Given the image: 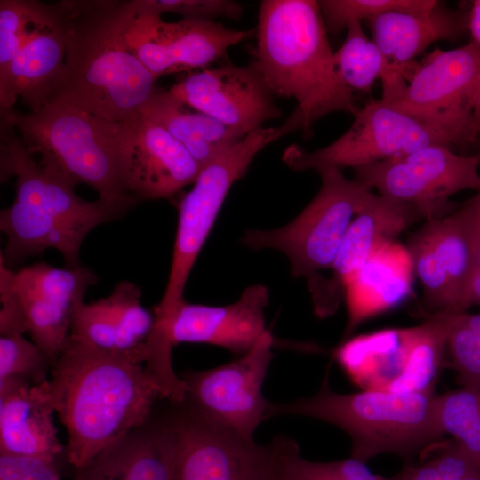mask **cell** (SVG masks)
Here are the masks:
<instances>
[{
	"mask_svg": "<svg viewBox=\"0 0 480 480\" xmlns=\"http://www.w3.org/2000/svg\"><path fill=\"white\" fill-rule=\"evenodd\" d=\"M49 383L68 434L67 459L76 469L147 424L164 399L143 364L69 338Z\"/></svg>",
	"mask_w": 480,
	"mask_h": 480,
	"instance_id": "1",
	"label": "cell"
},
{
	"mask_svg": "<svg viewBox=\"0 0 480 480\" xmlns=\"http://www.w3.org/2000/svg\"><path fill=\"white\" fill-rule=\"evenodd\" d=\"M58 6L66 52L47 102L71 105L108 122L140 113L158 88L125 40L128 2L66 0Z\"/></svg>",
	"mask_w": 480,
	"mask_h": 480,
	"instance_id": "2",
	"label": "cell"
},
{
	"mask_svg": "<svg viewBox=\"0 0 480 480\" xmlns=\"http://www.w3.org/2000/svg\"><path fill=\"white\" fill-rule=\"evenodd\" d=\"M14 132L1 120V182L15 178V198L0 212V229L7 238L0 258L12 268L52 248L68 268L82 266L80 248L89 232L124 217L135 204L81 198L34 159Z\"/></svg>",
	"mask_w": 480,
	"mask_h": 480,
	"instance_id": "3",
	"label": "cell"
},
{
	"mask_svg": "<svg viewBox=\"0 0 480 480\" xmlns=\"http://www.w3.org/2000/svg\"><path fill=\"white\" fill-rule=\"evenodd\" d=\"M333 52L317 1H261L252 62L274 96L297 101L289 117L308 137L323 116H355L360 109L337 74Z\"/></svg>",
	"mask_w": 480,
	"mask_h": 480,
	"instance_id": "4",
	"label": "cell"
},
{
	"mask_svg": "<svg viewBox=\"0 0 480 480\" xmlns=\"http://www.w3.org/2000/svg\"><path fill=\"white\" fill-rule=\"evenodd\" d=\"M327 376L313 396L271 403L270 418L303 416L336 426L351 440L350 457L365 463L380 454L409 460L444 435L436 420L433 391L340 394L332 390Z\"/></svg>",
	"mask_w": 480,
	"mask_h": 480,
	"instance_id": "5",
	"label": "cell"
},
{
	"mask_svg": "<svg viewBox=\"0 0 480 480\" xmlns=\"http://www.w3.org/2000/svg\"><path fill=\"white\" fill-rule=\"evenodd\" d=\"M0 114L19 132L28 152L40 156L38 163L71 188L86 184L103 200L138 204L121 178L114 122L57 102H46L36 112L12 108Z\"/></svg>",
	"mask_w": 480,
	"mask_h": 480,
	"instance_id": "6",
	"label": "cell"
},
{
	"mask_svg": "<svg viewBox=\"0 0 480 480\" xmlns=\"http://www.w3.org/2000/svg\"><path fill=\"white\" fill-rule=\"evenodd\" d=\"M318 173L320 189L295 219L275 229H249L241 238L252 250L282 252L292 276L306 277L308 283L331 268L354 218L375 196L366 185L347 179L341 170Z\"/></svg>",
	"mask_w": 480,
	"mask_h": 480,
	"instance_id": "7",
	"label": "cell"
},
{
	"mask_svg": "<svg viewBox=\"0 0 480 480\" xmlns=\"http://www.w3.org/2000/svg\"><path fill=\"white\" fill-rule=\"evenodd\" d=\"M286 135L282 126L261 127L201 168L179 203L171 270L164 296L154 308L157 323L167 324L185 300L186 283L232 185L245 175L264 148Z\"/></svg>",
	"mask_w": 480,
	"mask_h": 480,
	"instance_id": "8",
	"label": "cell"
},
{
	"mask_svg": "<svg viewBox=\"0 0 480 480\" xmlns=\"http://www.w3.org/2000/svg\"><path fill=\"white\" fill-rule=\"evenodd\" d=\"M479 72V44L436 48L417 63L404 91L384 102L464 148L476 142L470 101Z\"/></svg>",
	"mask_w": 480,
	"mask_h": 480,
	"instance_id": "9",
	"label": "cell"
},
{
	"mask_svg": "<svg viewBox=\"0 0 480 480\" xmlns=\"http://www.w3.org/2000/svg\"><path fill=\"white\" fill-rule=\"evenodd\" d=\"M480 153L457 155L452 148L432 145L353 169L357 181L381 196L411 204L426 220L456 210L450 197L466 189L480 192Z\"/></svg>",
	"mask_w": 480,
	"mask_h": 480,
	"instance_id": "10",
	"label": "cell"
},
{
	"mask_svg": "<svg viewBox=\"0 0 480 480\" xmlns=\"http://www.w3.org/2000/svg\"><path fill=\"white\" fill-rule=\"evenodd\" d=\"M349 129L331 144L308 152L289 146L282 159L292 170L357 168L432 145L452 148L440 133L387 103L372 100L359 109Z\"/></svg>",
	"mask_w": 480,
	"mask_h": 480,
	"instance_id": "11",
	"label": "cell"
},
{
	"mask_svg": "<svg viewBox=\"0 0 480 480\" xmlns=\"http://www.w3.org/2000/svg\"><path fill=\"white\" fill-rule=\"evenodd\" d=\"M164 418L173 452V480H263L270 466L261 445L202 413L186 402Z\"/></svg>",
	"mask_w": 480,
	"mask_h": 480,
	"instance_id": "12",
	"label": "cell"
},
{
	"mask_svg": "<svg viewBox=\"0 0 480 480\" xmlns=\"http://www.w3.org/2000/svg\"><path fill=\"white\" fill-rule=\"evenodd\" d=\"M275 339L267 330L245 353L207 370H187L185 402L241 436L254 440L258 427L270 418L271 402L262 388L274 357Z\"/></svg>",
	"mask_w": 480,
	"mask_h": 480,
	"instance_id": "13",
	"label": "cell"
},
{
	"mask_svg": "<svg viewBox=\"0 0 480 480\" xmlns=\"http://www.w3.org/2000/svg\"><path fill=\"white\" fill-rule=\"evenodd\" d=\"M128 2V1H127ZM131 10L124 36L129 49L157 80L164 75L203 70L226 56L252 31L231 29L213 20L162 16Z\"/></svg>",
	"mask_w": 480,
	"mask_h": 480,
	"instance_id": "14",
	"label": "cell"
},
{
	"mask_svg": "<svg viewBox=\"0 0 480 480\" xmlns=\"http://www.w3.org/2000/svg\"><path fill=\"white\" fill-rule=\"evenodd\" d=\"M124 187L137 202L173 196L196 180L201 167L164 128L138 113L114 122Z\"/></svg>",
	"mask_w": 480,
	"mask_h": 480,
	"instance_id": "15",
	"label": "cell"
},
{
	"mask_svg": "<svg viewBox=\"0 0 480 480\" xmlns=\"http://www.w3.org/2000/svg\"><path fill=\"white\" fill-rule=\"evenodd\" d=\"M406 248L423 288L428 316L442 311L466 312L475 252L460 209L426 220L410 237Z\"/></svg>",
	"mask_w": 480,
	"mask_h": 480,
	"instance_id": "16",
	"label": "cell"
},
{
	"mask_svg": "<svg viewBox=\"0 0 480 480\" xmlns=\"http://www.w3.org/2000/svg\"><path fill=\"white\" fill-rule=\"evenodd\" d=\"M169 91L188 107L245 134L283 115L252 61L189 72Z\"/></svg>",
	"mask_w": 480,
	"mask_h": 480,
	"instance_id": "17",
	"label": "cell"
},
{
	"mask_svg": "<svg viewBox=\"0 0 480 480\" xmlns=\"http://www.w3.org/2000/svg\"><path fill=\"white\" fill-rule=\"evenodd\" d=\"M426 220L411 204L374 196L351 222L329 276H319L308 283L314 312L319 318L333 315L344 298V284L372 252L419 220Z\"/></svg>",
	"mask_w": 480,
	"mask_h": 480,
	"instance_id": "18",
	"label": "cell"
},
{
	"mask_svg": "<svg viewBox=\"0 0 480 480\" xmlns=\"http://www.w3.org/2000/svg\"><path fill=\"white\" fill-rule=\"evenodd\" d=\"M268 298V288L254 284L229 305L208 306L184 300L169 322L168 340L172 347L184 342L206 343L238 356L268 330L264 311Z\"/></svg>",
	"mask_w": 480,
	"mask_h": 480,
	"instance_id": "19",
	"label": "cell"
},
{
	"mask_svg": "<svg viewBox=\"0 0 480 480\" xmlns=\"http://www.w3.org/2000/svg\"><path fill=\"white\" fill-rule=\"evenodd\" d=\"M140 287L130 281L116 284L111 293L73 313L68 338L93 348L145 363V344L155 315L143 308Z\"/></svg>",
	"mask_w": 480,
	"mask_h": 480,
	"instance_id": "20",
	"label": "cell"
},
{
	"mask_svg": "<svg viewBox=\"0 0 480 480\" xmlns=\"http://www.w3.org/2000/svg\"><path fill=\"white\" fill-rule=\"evenodd\" d=\"M54 412L49 380L42 384L18 377L0 380V454L55 461L63 447Z\"/></svg>",
	"mask_w": 480,
	"mask_h": 480,
	"instance_id": "21",
	"label": "cell"
},
{
	"mask_svg": "<svg viewBox=\"0 0 480 480\" xmlns=\"http://www.w3.org/2000/svg\"><path fill=\"white\" fill-rule=\"evenodd\" d=\"M65 52V32L56 4L54 17L21 44L0 75V113L12 109L18 99L29 112L40 109L60 76Z\"/></svg>",
	"mask_w": 480,
	"mask_h": 480,
	"instance_id": "22",
	"label": "cell"
},
{
	"mask_svg": "<svg viewBox=\"0 0 480 480\" xmlns=\"http://www.w3.org/2000/svg\"><path fill=\"white\" fill-rule=\"evenodd\" d=\"M413 275L406 246L393 239L377 247L344 284L345 336L369 318L403 303L412 293Z\"/></svg>",
	"mask_w": 480,
	"mask_h": 480,
	"instance_id": "23",
	"label": "cell"
},
{
	"mask_svg": "<svg viewBox=\"0 0 480 480\" xmlns=\"http://www.w3.org/2000/svg\"><path fill=\"white\" fill-rule=\"evenodd\" d=\"M468 17L439 1L425 12L394 11L365 20L372 39L388 60L408 76L414 58L436 41H455L467 31Z\"/></svg>",
	"mask_w": 480,
	"mask_h": 480,
	"instance_id": "24",
	"label": "cell"
},
{
	"mask_svg": "<svg viewBox=\"0 0 480 480\" xmlns=\"http://www.w3.org/2000/svg\"><path fill=\"white\" fill-rule=\"evenodd\" d=\"M334 358L363 390L407 393L412 364V330L385 329L346 340Z\"/></svg>",
	"mask_w": 480,
	"mask_h": 480,
	"instance_id": "25",
	"label": "cell"
},
{
	"mask_svg": "<svg viewBox=\"0 0 480 480\" xmlns=\"http://www.w3.org/2000/svg\"><path fill=\"white\" fill-rule=\"evenodd\" d=\"M75 480H173V452L164 418L145 424L77 469Z\"/></svg>",
	"mask_w": 480,
	"mask_h": 480,
	"instance_id": "26",
	"label": "cell"
},
{
	"mask_svg": "<svg viewBox=\"0 0 480 480\" xmlns=\"http://www.w3.org/2000/svg\"><path fill=\"white\" fill-rule=\"evenodd\" d=\"M140 113L164 128L201 168L247 135L188 107L169 90L157 89Z\"/></svg>",
	"mask_w": 480,
	"mask_h": 480,
	"instance_id": "27",
	"label": "cell"
},
{
	"mask_svg": "<svg viewBox=\"0 0 480 480\" xmlns=\"http://www.w3.org/2000/svg\"><path fill=\"white\" fill-rule=\"evenodd\" d=\"M346 37L333 52V62L341 82L352 92H368L376 80L382 83L383 101L397 97L405 88L407 75L393 66L365 34L361 21L347 28Z\"/></svg>",
	"mask_w": 480,
	"mask_h": 480,
	"instance_id": "28",
	"label": "cell"
},
{
	"mask_svg": "<svg viewBox=\"0 0 480 480\" xmlns=\"http://www.w3.org/2000/svg\"><path fill=\"white\" fill-rule=\"evenodd\" d=\"M275 469L280 480H381L365 462L352 457L334 461L304 458L296 440L277 435L268 443Z\"/></svg>",
	"mask_w": 480,
	"mask_h": 480,
	"instance_id": "29",
	"label": "cell"
},
{
	"mask_svg": "<svg viewBox=\"0 0 480 480\" xmlns=\"http://www.w3.org/2000/svg\"><path fill=\"white\" fill-rule=\"evenodd\" d=\"M97 281V275L86 267L61 268L45 262L23 267L13 275L19 294L46 297L73 308L84 302V293Z\"/></svg>",
	"mask_w": 480,
	"mask_h": 480,
	"instance_id": "30",
	"label": "cell"
},
{
	"mask_svg": "<svg viewBox=\"0 0 480 480\" xmlns=\"http://www.w3.org/2000/svg\"><path fill=\"white\" fill-rule=\"evenodd\" d=\"M435 415L441 432L480 467V390L462 387L436 396Z\"/></svg>",
	"mask_w": 480,
	"mask_h": 480,
	"instance_id": "31",
	"label": "cell"
},
{
	"mask_svg": "<svg viewBox=\"0 0 480 480\" xmlns=\"http://www.w3.org/2000/svg\"><path fill=\"white\" fill-rule=\"evenodd\" d=\"M56 13V4L35 0L0 1V75L21 44Z\"/></svg>",
	"mask_w": 480,
	"mask_h": 480,
	"instance_id": "32",
	"label": "cell"
},
{
	"mask_svg": "<svg viewBox=\"0 0 480 480\" xmlns=\"http://www.w3.org/2000/svg\"><path fill=\"white\" fill-rule=\"evenodd\" d=\"M436 0H320L317 1L328 33L337 35L355 21L394 11L425 12Z\"/></svg>",
	"mask_w": 480,
	"mask_h": 480,
	"instance_id": "33",
	"label": "cell"
},
{
	"mask_svg": "<svg viewBox=\"0 0 480 480\" xmlns=\"http://www.w3.org/2000/svg\"><path fill=\"white\" fill-rule=\"evenodd\" d=\"M446 350L462 387L480 390V313L457 316Z\"/></svg>",
	"mask_w": 480,
	"mask_h": 480,
	"instance_id": "34",
	"label": "cell"
},
{
	"mask_svg": "<svg viewBox=\"0 0 480 480\" xmlns=\"http://www.w3.org/2000/svg\"><path fill=\"white\" fill-rule=\"evenodd\" d=\"M54 362L35 342L22 335L0 338V380L18 377L32 384L48 381Z\"/></svg>",
	"mask_w": 480,
	"mask_h": 480,
	"instance_id": "35",
	"label": "cell"
},
{
	"mask_svg": "<svg viewBox=\"0 0 480 480\" xmlns=\"http://www.w3.org/2000/svg\"><path fill=\"white\" fill-rule=\"evenodd\" d=\"M134 12L162 16L177 13L182 18L238 20L243 14L241 4L232 0H129Z\"/></svg>",
	"mask_w": 480,
	"mask_h": 480,
	"instance_id": "36",
	"label": "cell"
},
{
	"mask_svg": "<svg viewBox=\"0 0 480 480\" xmlns=\"http://www.w3.org/2000/svg\"><path fill=\"white\" fill-rule=\"evenodd\" d=\"M14 271L0 258V334L23 335L28 332V321L22 302L13 287Z\"/></svg>",
	"mask_w": 480,
	"mask_h": 480,
	"instance_id": "37",
	"label": "cell"
},
{
	"mask_svg": "<svg viewBox=\"0 0 480 480\" xmlns=\"http://www.w3.org/2000/svg\"><path fill=\"white\" fill-rule=\"evenodd\" d=\"M0 480H60L55 461L0 454Z\"/></svg>",
	"mask_w": 480,
	"mask_h": 480,
	"instance_id": "38",
	"label": "cell"
},
{
	"mask_svg": "<svg viewBox=\"0 0 480 480\" xmlns=\"http://www.w3.org/2000/svg\"><path fill=\"white\" fill-rule=\"evenodd\" d=\"M381 480H442L432 460L420 465L407 462L396 475Z\"/></svg>",
	"mask_w": 480,
	"mask_h": 480,
	"instance_id": "39",
	"label": "cell"
},
{
	"mask_svg": "<svg viewBox=\"0 0 480 480\" xmlns=\"http://www.w3.org/2000/svg\"><path fill=\"white\" fill-rule=\"evenodd\" d=\"M466 302L468 308L472 305H480V258H475Z\"/></svg>",
	"mask_w": 480,
	"mask_h": 480,
	"instance_id": "40",
	"label": "cell"
},
{
	"mask_svg": "<svg viewBox=\"0 0 480 480\" xmlns=\"http://www.w3.org/2000/svg\"><path fill=\"white\" fill-rule=\"evenodd\" d=\"M470 106L472 110L473 132L477 141L480 136V72L475 84Z\"/></svg>",
	"mask_w": 480,
	"mask_h": 480,
	"instance_id": "41",
	"label": "cell"
},
{
	"mask_svg": "<svg viewBox=\"0 0 480 480\" xmlns=\"http://www.w3.org/2000/svg\"><path fill=\"white\" fill-rule=\"evenodd\" d=\"M468 28L472 37V42L480 45V0L472 2L468 14Z\"/></svg>",
	"mask_w": 480,
	"mask_h": 480,
	"instance_id": "42",
	"label": "cell"
},
{
	"mask_svg": "<svg viewBox=\"0 0 480 480\" xmlns=\"http://www.w3.org/2000/svg\"><path fill=\"white\" fill-rule=\"evenodd\" d=\"M469 221L480 228V192L460 207Z\"/></svg>",
	"mask_w": 480,
	"mask_h": 480,
	"instance_id": "43",
	"label": "cell"
},
{
	"mask_svg": "<svg viewBox=\"0 0 480 480\" xmlns=\"http://www.w3.org/2000/svg\"><path fill=\"white\" fill-rule=\"evenodd\" d=\"M263 480H280L276 469H275V467L273 465V461H272V457H271V462H270V466L265 475V477Z\"/></svg>",
	"mask_w": 480,
	"mask_h": 480,
	"instance_id": "44",
	"label": "cell"
}]
</instances>
